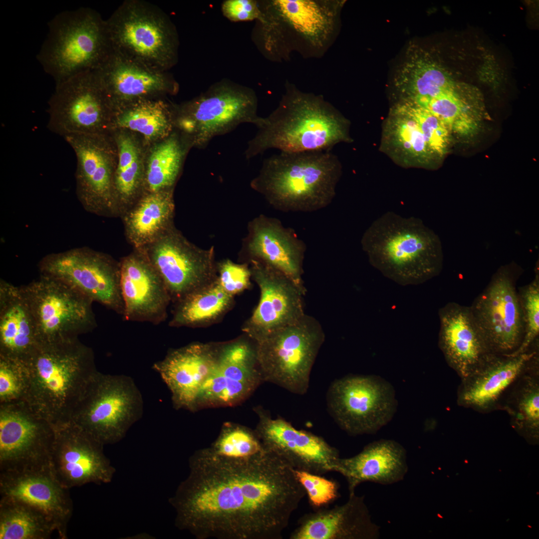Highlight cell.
<instances>
[{"label": "cell", "mask_w": 539, "mask_h": 539, "mask_svg": "<svg viewBox=\"0 0 539 539\" xmlns=\"http://www.w3.org/2000/svg\"><path fill=\"white\" fill-rule=\"evenodd\" d=\"M169 502L175 525L198 539H280L306 495L294 469L264 450L247 459L196 451Z\"/></svg>", "instance_id": "obj_1"}, {"label": "cell", "mask_w": 539, "mask_h": 539, "mask_svg": "<svg viewBox=\"0 0 539 539\" xmlns=\"http://www.w3.org/2000/svg\"><path fill=\"white\" fill-rule=\"evenodd\" d=\"M26 362L30 382L25 401L54 426L70 421L98 372L92 348L78 338L40 344Z\"/></svg>", "instance_id": "obj_2"}, {"label": "cell", "mask_w": 539, "mask_h": 539, "mask_svg": "<svg viewBox=\"0 0 539 539\" xmlns=\"http://www.w3.org/2000/svg\"><path fill=\"white\" fill-rule=\"evenodd\" d=\"M361 245L370 264L400 284L422 283L442 269L440 239L417 218L388 211L365 230Z\"/></svg>", "instance_id": "obj_3"}, {"label": "cell", "mask_w": 539, "mask_h": 539, "mask_svg": "<svg viewBox=\"0 0 539 539\" xmlns=\"http://www.w3.org/2000/svg\"><path fill=\"white\" fill-rule=\"evenodd\" d=\"M257 127L245 152L247 159L271 148L287 153L331 151L336 144L351 141L348 121L331 104L293 89Z\"/></svg>", "instance_id": "obj_4"}, {"label": "cell", "mask_w": 539, "mask_h": 539, "mask_svg": "<svg viewBox=\"0 0 539 539\" xmlns=\"http://www.w3.org/2000/svg\"><path fill=\"white\" fill-rule=\"evenodd\" d=\"M341 174L331 151L280 152L264 161L251 187L276 210L312 212L331 203Z\"/></svg>", "instance_id": "obj_5"}, {"label": "cell", "mask_w": 539, "mask_h": 539, "mask_svg": "<svg viewBox=\"0 0 539 539\" xmlns=\"http://www.w3.org/2000/svg\"><path fill=\"white\" fill-rule=\"evenodd\" d=\"M36 58L55 84L98 69L114 52L106 20L96 10H65L48 22Z\"/></svg>", "instance_id": "obj_6"}, {"label": "cell", "mask_w": 539, "mask_h": 539, "mask_svg": "<svg viewBox=\"0 0 539 539\" xmlns=\"http://www.w3.org/2000/svg\"><path fill=\"white\" fill-rule=\"evenodd\" d=\"M106 21L115 53L163 71L174 64L176 32L167 15L158 6L143 0H127Z\"/></svg>", "instance_id": "obj_7"}, {"label": "cell", "mask_w": 539, "mask_h": 539, "mask_svg": "<svg viewBox=\"0 0 539 539\" xmlns=\"http://www.w3.org/2000/svg\"><path fill=\"white\" fill-rule=\"evenodd\" d=\"M143 410L142 395L130 376L98 371L71 421L104 446L121 441Z\"/></svg>", "instance_id": "obj_8"}, {"label": "cell", "mask_w": 539, "mask_h": 539, "mask_svg": "<svg viewBox=\"0 0 539 539\" xmlns=\"http://www.w3.org/2000/svg\"><path fill=\"white\" fill-rule=\"evenodd\" d=\"M324 338L319 321L305 314L297 322L255 342L263 380L291 393H305Z\"/></svg>", "instance_id": "obj_9"}, {"label": "cell", "mask_w": 539, "mask_h": 539, "mask_svg": "<svg viewBox=\"0 0 539 539\" xmlns=\"http://www.w3.org/2000/svg\"><path fill=\"white\" fill-rule=\"evenodd\" d=\"M23 288L35 319L39 344L77 338L97 327L93 301L64 282L41 274Z\"/></svg>", "instance_id": "obj_10"}, {"label": "cell", "mask_w": 539, "mask_h": 539, "mask_svg": "<svg viewBox=\"0 0 539 539\" xmlns=\"http://www.w3.org/2000/svg\"><path fill=\"white\" fill-rule=\"evenodd\" d=\"M522 272L515 263L500 267L470 308L491 353L510 355L525 334L523 310L516 282Z\"/></svg>", "instance_id": "obj_11"}, {"label": "cell", "mask_w": 539, "mask_h": 539, "mask_svg": "<svg viewBox=\"0 0 539 539\" xmlns=\"http://www.w3.org/2000/svg\"><path fill=\"white\" fill-rule=\"evenodd\" d=\"M326 401L335 422L352 436L376 433L391 420L397 405L392 385L376 375H351L335 380Z\"/></svg>", "instance_id": "obj_12"}, {"label": "cell", "mask_w": 539, "mask_h": 539, "mask_svg": "<svg viewBox=\"0 0 539 539\" xmlns=\"http://www.w3.org/2000/svg\"><path fill=\"white\" fill-rule=\"evenodd\" d=\"M48 101L47 127L64 137L73 134H105L115 109L95 71L55 84Z\"/></svg>", "instance_id": "obj_13"}, {"label": "cell", "mask_w": 539, "mask_h": 539, "mask_svg": "<svg viewBox=\"0 0 539 539\" xmlns=\"http://www.w3.org/2000/svg\"><path fill=\"white\" fill-rule=\"evenodd\" d=\"M257 98L251 90L219 84L182 106L176 123L193 145L204 148L214 137L229 133L241 124L258 126L262 118L257 115Z\"/></svg>", "instance_id": "obj_14"}, {"label": "cell", "mask_w": 539, "mask_h": 539, "mask_svg": "<svg viewBox=\"0 0 539 539\" xmlns=\"http://www.w3.org/2000/svg\"><path fill=\"white\" fill-rule=\"evenodd\" d=\"M137 250L146 257L162 278L173 304L218 279L214 248L203 249L196 246L174 226Z\"/></svg>", "instance_id": "obj_15"}, {"label": "cell", "mask_w": 539, "mask_h": 539, "mask_svg": "<svg viewBox=\"0 0 539 539\" xmlns=\"http://www.w3.org/2000/svg\"><path fill=\"white\" fill-rule=\"evenodd\" d=\"M41 274L60 280L123 316L120 263L87 248L45 256L39 262Z\"/></svg>", "instance_id": "obj_16"}, {"label": "cell", "mask_w": 539, "mask_h": 539, "mask_svg": "<svg viewBox=\"0 0 539 539\" xmlns=\"http://www.w3.org/2000/svg\"><path fill=\"white\" fill-rule=\"evenodd\" d=\"M263 381L253 340L246 335L219 343L215 365L192 411L236 406L250 396Z\"/></svg>", "instance_id": "obj_17"}, {"label": "cell", "mask_w": 539, "mask_h": 539, "mask_svg": "<svg viewBox=\"0 0 539 539\" xmlns=\"http://www.w3.org/2000/svg\"><path fill=\"white\" fill-rule=\"evenodd\" d=\"M55 435L25 401L0 404V472L49 466Z\"/></svg>", "instance_id": "obj_18"}, {"label": "cell", "mask_w": 539, "mask_h": 539, "mask_svg": "<svg viewBox=\"0 0 539 539\" xmlns=\"http://www.w3.org/2000/svg\"><path fill=\"white\" fill-rule=\"evenodd\" d=\"M63 138L76 156V192L84 209L97 215H120L114 185L113 154L106 134Z\"/></svg>", "instance_id": "obj_19"}, {"label": "cell", "mask_w": 539, "mask_h": 539, "mask_svg": "<svg viewBox=\"0 0 539 539\" xmlns=\"http://www.w3.org/2000/svg\"><path fill=\"white\" fill-rule=\"evenodd\" d=\"M252 278L260 290L259 303L243 324L245 334L258 342L268 335L292 324L305 314L304 286L268 266L252 260Z\"/></svg>", "instance_id": "obj_20"}, {"label": "cell", "mask_w": 539, "mask_h": 539, "mask_svg": "<svg viewBox=\"0 0 539 539\" xmlns=\"http://www.w3.org/2000/svg\"><path fill=\"white\" fill-rule=\"evenodd\" d=\"M54 427L49 466L62 486L69 490L111 481L115 469L105 455L103 444L71 421Z\"/></svg>", "instance_id": "obj_21"}, {"label": "cell", "mask_w": 539, "mask_h": 539, "mask_svg": "<svg viewBox=\"0 0 539 539\" xmlns=\"http://www.w3.org/2000/svg\"><path fill=\"white\" fill-rule=\"evenodd\" d=\"M259 422L255 431L264 449L280 457L294 469L323 475L333 469L339 452L323 438L298 430L281 418H273L256 411Z\"/></svg>", "instance_id": "obj_22"}, {"label": "cell", "mask_w": 539, "mask_h": 539, "mask_svg": "<svg viewBox=\"0 0 539 539\" xmlns=\"http://www.w3.org/2000/svg\"><path fill=\"white\" fill-rule=\"evenodd\" d=\"M248 227L242 253L248 262L268 266L304 286L302 275L306 246L294 230L264 215L252 220Z\"/></svg>", "instance_id": "obj_23"}, {"label": "cell", "mask_w": 539, "mask_h": 539, "mask_svg": "<svg viewBox=\"0 0 539 539\" xmlns=\"http://www.w3.org/2000/svg\"><path fill=\"white\" fill-rule=\"evenodd\" d=\"M119 263L123 318L153 324L164 322L171 298L162 278L146 257L135 249Z\"/></svg>", "instance_id": "obj_24"}, {"label": "cell", "mask_w": 539, "mask_h": 539, "mask_svg": "<svg viewBox=\"0 0 539 539\" xmlns=\"http://www.w3.org/2000/svg\"><path fill=\"white\" fill-rule=\"evenodd\" d=\"M68 490L55 478L49 466L0 472V498L21 502L41 511L53 523L62 539H67V526L73 512Z\"/></svg>", "instance_id": "obj_25"}, {"label": "cell", "mask_w": 539, "mask_h": 539, "mask_svg": "<svg viewBox=\"0 0 539 539\" xmlns=\"http://www.w3.org/2000/svg\"><path fill=\"white\" fill-rule=\"evenodd\" d=\"M219 343L195 342L170 349L152 368L171 393L176 409L192 411L203 384L216 363Z\"/></svg>", "instance_id": "obj_26"}, {"label": "cell", "mask_w": 539, "mask_h": 539, "mask_svg": "<svg viewBox=\"0 0 539 539\" xmlns=\"http://www.w3.org/2000/svg\"><path fill=\"white\" fill-rule=\"evenodd\" d=\"M380 527L371 520L363 496L349 494L344 504L319 509L299 518L290 539H377Z\"/></svg>", "instance_id": "obj_27"}, {"label": "cell", "mask_w": 539, "mask_h": 539, "mask_svg": "<svg viewBox=\"0 0 539 539\" xmlns=\"http://www.w3.org/2000/svg\"><path fill=\"white\" fill-rule=\"evenodd\" d=\"M95 72L115 109L176 89L167 71L125 58L114 52Z\"/></svg>", "instance_id": "obj_28"}, {"label": "cell", "mask_w": 539, "mask_h": 539, "mask_svg": "<svg viewBox=\"0 0 539 539\" xmlns=\"http://www.w3.org/2000/svg\"><path fill=\"white\" fill-rule=\"evenodd\" d=\"M439 344L448 364L466 378L490 352L470 307L450 302L439 311Z\"/></svg>", "instance_id": "obj_29"}, {"label": "cell", "mask_w": 539, "mask_h": 539, "mask_svg": "<svg viewBox=\"0 0 539 539\" xmlns=\"http://www.w3.org/2000/svg\"><path fill=\"white\" fill-rule=\"evenodd\" d=\"M408 470L404 448L394 440L381 439L368 444L354 456L339 457L333 472L345 478L350 494L363 482L384 485L397 483L403 480Z\"/></svg>", "instance_id": "obj_30"}, {"label": "cell", "mask_w": 539, "mask_h": 539, "mask_svg": "<svg viewBox=\"0 0 539 539\" xmlns=\"http://www.w3.org/2000/svg\"><path fill=\"white\" fill-rule=\"evenodd\" d=\"M396 77L403 101L417 105L440 96L467 91L474 85L455 79L428 51L410 50Z\"/></svg>", "instance_id": "obj_31"}, {"label": "cell", "mask_w": 539, "mask_h": 539, "mask_svg": "<svg viewBox=\"0 0 539 539\" xmlns=\"http://www.w3.org/2000/svg\"><path fill=\"white\" fill-rule=\"evenodd\" d=\"M39 345L23 286L0 281V355L26 361Z\"/></svg>", "instance_id": "obj_32"}, {"label": "cell", "mask_w": 539, "mask_h": 539, "mask_svg": "<svg viewBox=\"0 0 539 539\" xmlns=\"http://www.w3.org/2000/svg\"><path fill=\"white\" fill-rule=\"evenodd\" d=\"M536 355L535 351L517 355L488 353L469 375L471 379L462 392V400L478 407L493 403Z\"/></svg>", "instance_id": "obj_33"}, {"label": "cell", "mask_w": 539, "mask_h": 539, "mask_svg": "<svg viewBox=\"0 0 539 539\" xmlns=\"http://www.w3.org/2000/svg\"><path fill=\"white\" fill-rule=\"evenodd\" d=\"M175 203L171 190L150 192L124 213L126 235L136 250L152 243L173 225Z\"/></svg>", "instance_id": "obj_34"}, {"label": "cell", "mask_w": 539, "mask_h": 539, "mask_svg": "<svg viewBox=\"0 0 539 539\" xmlns=\"http://www.w3.org/2000/svg\"><path fill=\"white\" fill-rule=\"evenodd\" d=\"M383 136L385 150L404 166H428L435 156L416 122L398 104L391 110Z\"/></svg>", "instance_id": "obj_35"}, {"label": "cell", "mask_w": 539, "mask_h": 539, "mask_svg": "<svg viewBox=\"0 0 539 539\" xmlns=\"http://www.w3.org/2000/svg\"><path fill=\"white\" fill-rule=\"evenodd\" d=\"M234 304V296L226 292L218 279L173 303L169 325L173 327H203L222 319Z\"/></svg>", "instance_id": "obj_36"}, {"label": "cell", "mask_w": 539, "mask_h": 539, "mask_svg": "<svg viewBox=\"0 0 539 539\" xmlns=\"http://www.w3.org/2000/svg\"><path fill=\"white\" fill-rule=\"evenodd\" d=\"M56 528L43 513L24 503L0 500V539H47Z\"/></svg>", "instance_id": "obj_37"}, {"label": "cell", "mask_w": 539, "mask_h": 539, "mask_svg": "<svg viewBox=\"0 0 539 539\" xmlns=\"http://www.w3.org/2000/svg\"><path fill=\"white\" fill-rule=\"evenodd\" d=\"M176 134L151 153L144 179L149 193L170 190L179 177L188 147L193 144L185 134L182 138Z\"/></svg>", "instance_id": "obj_38"}, {"label": "cell", "mask_w": 539, "mask_h": 539, "mask_svg": "<svg viewBox=\"0 0 539 539\" xmlns=\"http://www.w3.org/2000/svg\"><path fill=\"white\" fill-rule=\"evenodd\" d=\"M118 126L138 132L146 138L166 136L171 131L173 118L161 100H146L115 110Z\"/></svg>", "instance_id": "obj_39"}, {"label": "cell", "mask_w": 539, "mask_h": 539, "mask_svg": "<svg viewBox=\"0 0 539 539\" xmlns=\"http://www.w3.org/2000/svg\"><path fill=\"white\" fill-rule=\"evenodd\" d=\"M118 163L115 168L114 185L120 214L135 203V198L142 182V171L138 149L128 137L117 141Z\"/></svg>", "instance_id": "obj_40"}, {"label": "cell", "mask_w": 539, "mask_h": 539, "mask_svg": "<svg viewBox=\"0 0 539 539\" xmlns=\"http://www.w3.org/2000/svg\"><path fill=\"white\" fill-rule=\"evenodd\" d=\"M208 448L217 455L232 459L250 458L265 450L255 430L232 422L223 425Z\"/></svg>", "instance_id": "obj_41"}, {"label": "cell", "mask_w": 539, "mask_h": 539, "mask_svg": "<svg viewBox=\"0 0 539 539\" xmlns=\"http://www.w3.org/2000/svg\"><path fill=\"white\" fill-rule=\"evenodd\" d=\"M398 104L416 122L434 155L441 157L446 154L451 133L448 126L434 114L415 104L404 101Z\"/></svg>", "instance_id": "obj_42"}, {"label": "cell", "mask_w": 539, "mask_h": 539, "mask_svg": "<svg viewBox=\"0 0 539 539\" xmlns=\"http://www.w3.org/2000/svg\"><path fill=\"white\" fill-rule=\"evenodd\" d=\"M29 382L26 361L0 355V404L25 401Z\"/></svg>", "instance_id": "obj_43"}, {"label": "cell", "mask_w": 539, "mask_h": 539, "mask_svg": "<svg viewBox=\"0 0 539 539\" xmlns=\"http://www.w3.org/2000/svg\"><path fill=\"white\" fill-rule=\"evenodd\" d=\"M275 4L284 17L294 28L309 35L322 31L326 19L319 7L308 0H279Z\"/></svg>", "instance_id": "obj_44"}, {"label": "cell", "mask_w": 539, "mask_h": 539, "mask_svg": "<svg viewBox=\"0 0 539 539\" xmlns=\"http://www.w3.org/2000/svg\"><path fill=\"white\" fill-rule=\"evenodd\" d=\"M523 313L525 334L519 348L510 355L528 351L539 334V274L538 269L534 279L518 290Z\"/></svg>", "instance_id": "obj_45"}, {"label": "cell", "mask_w": 539, "mask_h": 539, "mask_svg": "<svg viewBox=\"0 0 539 539\" xmlns=\"http://www.w3.org/2000/svg\"><path fill=\"white\" fill-rule=\"evenodd\" d=\"M294 472L314 509L323 508L338 498L339 485L336 481L304 471L294 469Z\"/></svg>", "instance_id": "obj_46"}, {"label": "cell", "mask_w": 539, "mask_h": 539, "mask_svg": "<svg viewBox=\"0 0 539 539\" xmlns=\"http://www.w3.org/2000/svg\"><path fill=\"white\" fill-rule=\"evenodd\" d=\"M218 281L223 289L235 296L251 286L252 273L248 263L237 264L225 259L217 263Z\"/></svg>", "instance_id": "obj_47"}, {"label": "cell", "mask_w": 539, "mask_h": 539, "mask_svg": "<svg viewBox=\"0 0 539 539\" xmlns=\"http://www.w3.org/2000/svg\"><path fill=\"white\" fill-rule=\"evenodd\" d=\"M226 16L235 21L251 20L260 16L255 2L250 0H229L223 5Z\"/></svg>", "instance_id": "obj_48"}, {"label": "cell", "mask_w": 539, "mask_h": 539, "mask_svg": "<svg viewBox=\"0 0 539 539\" xmlns=\"http://www.w3.org/2000/svg\"><path fill=\"white\" fill-rule=\"evenodd\" d=\"M520 417L531 426L537 427L539 422V391L533 387L523 394L519 403Z\"/></svg>", "instance_id": "obj_49"}]
</instances>
